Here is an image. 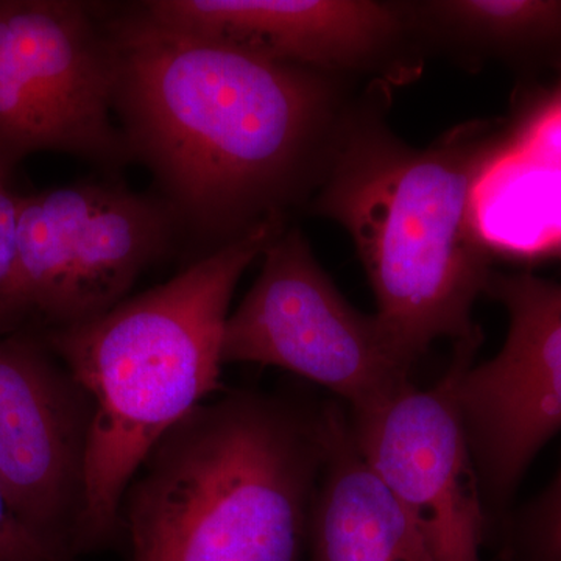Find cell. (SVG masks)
<instances>
[{"mask_svg": "<svg viewBox=\"0 0 561 561\" xmlns=\"http://www.w3.org/2000/svg\"><path fill=\"white\" fill-rule=\"evenodd\" d=\"M481 343V330L454 342L448 370L430 389L408 381L367 408L346 409L362 457L437 561H481L485 501L459 404L461 376Z\"/></svg>", "mask_w": 561, "mask_h": 561, "instance_id": "cell-8", "label": "cell"}, {"mask_svg": "<svg viewBox=\"0 0 561 561\" xmlns=\"http://www.w3.org/2000/svg\"><path fill=\"white\" fill-rule=\"evenodd\" d=\"M286 227L262 221L95 319L41 330L94 409L79 559L122 546L121 502L133 476L165 432L220 390L232 295Z\"/></svg>", "mask_w": 561, "mask_h": 561, "instance_id": "cell-4", "label": "cell"}, {"mask_svg": "<svg viewBox=\"0 0 561 561\" xmlns=\"http://www.w3.org/2000/svg\"><path fill=\"white\" fill-rule=\"evenodd\" d=\"M383 99L348 105L308 209L348 232L376 319L412 368L432 343L479 330L472 306L493 272L479 192L502 130L467 122L416 149L387 124Z\"/></svg>", "mask_w": 561, "mask_h": 561, "instance_id": "cell-2", "label": "cell"}, {"mask_svg": "<svg viewBox=\"0 0 561 561\" xmlns=\"http://www.w3.org/2000/svg\"><path fill=\"white\" fill-rule=\"evenodd\" d=\"M113 87L102 3L0 0V164L38 151L130 164Z\"/></svg>", "mask_w": 561, "mask_h": 561, "instance_id": "cell-5", "label": "cell"}, {"mask_svg": "<svg viewBox=\"0 0 561 561\" xmlns=\"http://www.w3.org/2000/svg\"><path fill=\"white\" fill-rule=\"evenodd\" d=\"M415 31L500 57L561 60V0H431L404 3Z\"/></svg>", "mask_w": 561, "mask_h": 561, "instance_id": "cell-13", "label": "cell"}, {"mask_svg": "<svg viewBox=\"0 0 561 561\" xmlns=\"http://www.w3.org/2000/svg\"><path fill=\"white\" fill-rule=\"evenodd\" d=\"M324 416L327 449L306 561H437L411 516L362 457L345 405L324 402Z\"/></svg>", "mask_w": 561, "mask_h": 561, "instance_id": "cell-12", "label": "cell"}, {"mask_svg": "<svg viewBox=\"0 0 561 561\" xmlns=\"http://www.w3.org/2000/svg\"><path fill=\"white\" fill-rule=\"evenodd\" d=\"M324 402L232 390L165 432L121 502L128 561H305Z\"/></svg>", "mask_w": 561, "mask_h": 561, "instance_id": "cell-3", "label": "cell"}, {"mask_svg": "<svg viewBox=\"0 0 561 561\" xmlns=\"http://www.w3.org/2000/svg\"><path fill=\"white\" fill-rule=\"evenodd\" d=\"M113 110L181 238L219 249L308 206L346 105L339 77L102 3Z\"/></svg>", "mask_w": 561, "mask_h": 561, "instance_id": "cell-1", "label": "cell"}, {"mask_svg": "<svg viewBox=\"0 0 561 561\" xmlns=\"http://www.w3.org/2000/svg\"><path fill=\"white\" fill-rule=\"evenodd\" d=\"M526 530L537 561H561V468L549 489L527 508Z\"/></svg>", "mask_w": 561, "mask_h": 561, "instance_id": "cell-16", "label": "cell"}, {"mask_svg": "<svg viewBox=\"0 0 561 561\" xmlns=\"http://www.w3.org/2000/svg\"><path fill=\"white\" fill-rule=\"evenodd\" d=\"M262 271L228 316L225 364L267 365L319 383L348 411L411 381L376 316L343 298L300 228L286 227L265 249Z\"/></svg>", "mask_w": 561, "mask_h": 561, "instance_id": "cell-7", "label": "cell"}, {"mask_svg": "<svg viewBox=\"0 0 561 561\" xmlns=\"http://www.w3.org/2000/svg\"><path fill=\"white\" fill-rule=\"evenodd\" d=\"M13 169L0 164V337L32 327L18 251V214L22 192Z\"/></svg>", "mask_w": 561, "mask_h": 561, "instance_id": "cell-14", "label": "cell"}, {"mask_svg": "<svg viewBox=\"0 0 561 561\" xmlns=\"http://www.w3.org/2000/svg\"><path fill=\"white\" fill-rule=\"evenodd\" d=\"M140 5L169 27L335 77L375 70L415 32L404 3L373 0H149Z\"/></svg>", "mask_w": 561, "mask_h": 561, "instance_id": "cell-11", "label": "cell"}, {"mask_svg": "<svg viewBox=\"0 0 561 561\" xmlns=\"http://www.w3.org/2000/svg\"><path fill=\"white\" fill-rule=\"evenodd\" d=\"M92 419L90 394L38 328L0 337V481L18 518L73 557Z\"/></svg>", "mask_w": 561, "mask_h": 561, "instance_id": "cell-10", "label": "cell"}, {"mask_svg": "<svg viewBox=\"0 0 561 561\" xmlns=\"http://www.w3.org/2000/svg\"><path fill=\"white\" fill-rule=\"evenodd\" d=\"M181 239L160 195L122 181L22 192L18 251L32 327H73L108 312Z\"/></svg>", "mask_w": 561, "mask_h": 561, "instance_id": "cell-6", "label": "cell"}, {"mask_svg": "<svg viewBox=\"0 0 561 561\" xmlns=\"http://www.w3.org/2000/svg\"><path fill=\"white\" fill-rule=\"evenodd\" d=\"M0 561H79L69 552L41 540L11 508L0 481Z\"/></svg>", "mask_w": 561, "mask_h": 561, "instance_id": "cell-15", "label": "cell"}, {"mask_svg": "<svg viewBox=\"0 0 561 561\" xmlns=\"http://www.w3.org/2000/svg\"><path fill=\"white\" fill-rule=\"evenodd\" d=\"M483 294L504 306L507 337L461 376L459 404L483 501L501 507L561 431V283L493 271Z\"/></svg>", "mask_w": 561, "mask_h": 561, "instance_id": "cell-9", "label": "cell"}]
</instances>
